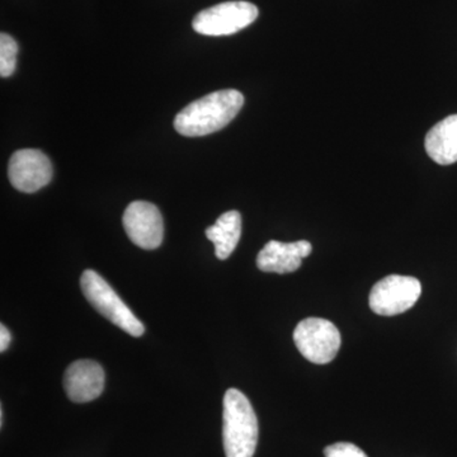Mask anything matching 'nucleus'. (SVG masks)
I'll return each instance as SVG.
<instances>
[{
    "mask_svg": "<svg viewBox=\"0 0 457 457\" xmlns=\"http://www.w3.org/2000/svg\"><path fill=\"white\" fill-rule=\"evenodd\" d=\"M426 152L433 162L450 165L457 162V114L446 117L427 134Z\"/></svg>",
    "mask_w": 457,
    "mask_h": 457,
    "instance_id": "11",
    "label": "nucleus"
},
{
    "mask_svg": "<svg viewBox=\"0 0 457 457\" xmlns=\"http://www.w3.org/2000/svg\"><path fill=\"white\" fill-rule=\"evenodd\" d=\"M104 369L90 360H79L66 369L64 389L68 398L74 403H88L97 399L104 389Z\"/></svg>",
    "mask_w": 457,
    "mask_h": 457,
    "instance_id": "9",
    "label": "nucleus"
},
{
    "mask_svg": "<svg viewBox=\"0 0 457 457\" xmlns=\"http://www.w3.org/2000/svg\"><path fill=\"white\" fill-rule=\"evenodd\" d=\"M18 45L8 33L0 35V75L11 77L16 71Z\"/></svg>",
    "mask_w": 457,
    "mask_h": 457,
    "instance_id": "13",
    "label": "nucleus"
},
{
    "mask_svg": "<svg viewBox=\"0 0 457 457\" xmlns=\"http://www.w3.org/2000/svg\"><path fill=\"white\" fill-rule=\"evenodd\" d=\"M422 294V285L411 276L390 275L376 282L370 294V308L378 315L394 317L413 308Z\"/></svg>",
    "mask_w": 457,
    "mask_h": 457,
    "instance_id": "6",
    "label": "nucleus"
},
{
    "mask_svg": "<svg viewBox=\"0 0 457 457\" xmlns=\"http://www.w3.org/2000/svg\"><path fill=\"white\" fill-rule=\"evenodd\" d=\"M243 104L245 97L239 90H216L183 108L174 120V128L188 137L213 134L233 121Z\"/></svg>",
    "mask_w": 457,
    "mask_h": 457,
    "instance_id": "1",
    "label": "nucleus"
},
{
    "mask_svg": "<svg viewBox=\"0 0 457 457\" xmlns=\"http://www.w3.org/2000/svg\"><path fill=\"white\" fill-rule=\"evenodd\" d=\"M122 221L126 234L135 245L152 251L163 242V216L155 204L134 201L123 213Z\"/></svg>",
    "mask_w": 457,
    "mask_h": 457,
    "instance_id": "7",
    "label": "nucleus"
},
{
    "mask_svg": "<svg viewBox=\"0 0 457 457\" xmlns=\"http://www.w3.org/2000/svg\"><path fill=\"white\" fill-rule=\"evenodd\" d=\"M12 336L9 332L8 328L5 326L0 327V351L5 352L8 350L9 345H11Z\"/></svg>",
    "mask_w": 457,
    "mask_h": 457,
    "instance_id": "15",
    "label": "nucleus"
},
{
    "mask_svg": "<svg viewBox=\"0 0 457 457\" xmlns=\"http://www.w3.org/2000/svg\"><path fill=\"white\" fill-rule=\"evenodd\" d=\"M206 237L215 245L216 257L228 260L242 237V216L236 210L222 213L212 227L207 228Z\"/></svg>",
    "mask_w": 457,
    "mask_h": 457,
    "instance_id": "12",
    "label": "nucleus"
},
{
    "mask_svg": "<svg viewBox=\"0 0 457 457\" xmlns=\"http://www.w3.org/2000/svg\"><path fill=\"white\" fill-rule=\"evenodd\" d=\"M3 422H4V413H3V408H0V425L3 426Z\"/></svg>",
    "mask_w": 457,
    "mask_h": 457,
    "instance_id": "16",
    "label": "nucleus"
},
{
    "mask_svg": "<svg viewBox=\"0 0 457 457\" xmlns=\"http://www.w3.org/2000/svg\"><path fill=\"white\" fill-rule=\"evenodd\" d=\"M53 173L49 156L41 150H18L9 161L8 179L14 188L25 194H33L49 185Z\"/></svg>",
    "mask_w": 457,
    "mask_h": 457,
    "instance_id": "8",
    "label": "nucleus"
},
{
    "mask_svg": "<svg viewBox=\"0 0 457 457\" xmlns=\"http://www.w3.org/2000/svg\"><path fill=\"white\" fill-rule=\"evenodd\" d=\"M258 8L249 2H227L204 9L192 21L195 31L204 36H228L242 31L257 20Z\"/></svg>",
    "mask_w": 457,
    "mask_h": 457,
    "instance_id": "5",
    "label": "nucleus"
},
{
    "mask_svg": "<svg viewBox=\"0 0 457 457\" xmlns=\"http://www.w3.org/2000/svg\"><path fill=\"white\" fill-rule=\"evenodd\" d=\"M294 342L306 360L327 365L336 359L342 338L338 328L321 318H306L294 330Z\"/></svg>",
    "mask_w": 457,
    "mask_h": 457,
    "instance_id": "4",
    "label": "nucleus"
},
{
    "mask_svg": "<svg viewBox=\"0 0 457 457\" xmlns=\"http://www.w3.org/2000/svg\"><path fill=\"white\" fill-rule=\"evenodd\" d=\"M312 251V246L306 240L294 243L270 240L258 253L257 267L263 272L278 275L295 272L302 267L303 258L311 255Z\"/></svg>",
    "mask_w": 457,
    "mask_h": 457,
    "instance_id": "10",
    "label": "nucleus"
},
{
    "mask_svg": "<svg viewBox=\"0 0 457 457\" xmlns=\"http://www.w3.org/2000/svg\"><path fill=\"white\" fill-rule=\"evenodd\" d=\"M326 457H369L356 445L348 444V442H338V444L330 445L324 449Z\"/></svg>",
    "mask_w": 457,
    "mask_h": 457,
    "instance_id": "14",
    "label": "nucleus"
},
{
    "mask_svg": "<svg viewBox=\"0 0 457 457\" xmlns=\"http://www.w3.org/2000/svg\"><path fill=\"white\" fill-rule=\"evenodd\" d=\"M80 287L90 305L114 326L121 328L123 332L132 337L144 335L145 332L144 324L135 317L134 312L122 302L121 297L97 272L92 270H84L80 278Z\"/></svg>",
    "mask_w": 457,
    "mask_h": 457,
    "instance_id": "3",
    "label": "nucleus"
},
{
    "mask_svg": "<svg viewBox=\"0 0 457 457\" xmlns=\"http://www.w3.org/2000/svg\"><path fill=\"white\" fill-rule=\"evenodd\" d=\"M222 444L227 457H253L258 444V420L248 398L228 389L222 402Z\"/></svg>",
    "mask_w": 457,
    "mask_h": 457,
    "instance_id": "2",
    "label": "nucleus"
}]
</instances>
